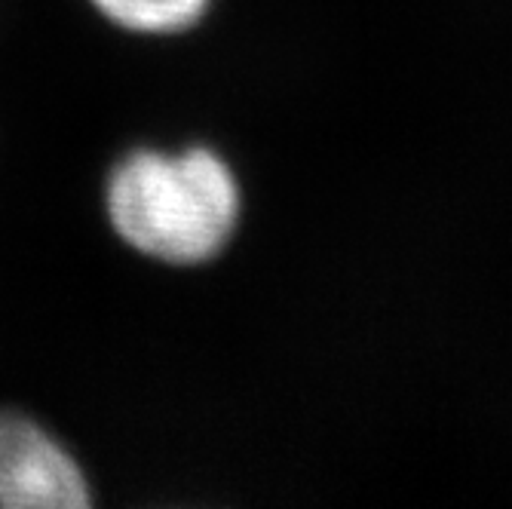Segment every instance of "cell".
<instances>
[{
	"label": "cell",
	"mask_w": 512,
	"mask_h": 509,
	"mask_svg": "<svg viewBox=\"0 0 512 509\" xmlns=\"http://www.w3.org/2000/svg\"><path fill=\"white\" fill-rule=\"evenodd\" d=\"M108 218L123 243L166 264L215 258L240 218V188L206 148L135 151L108 178Z\"/></svg>",
	"instance_id": "6da1fadb"
},
{
	"label": "cell",
	"mask_w": 512,
	"mask_h": 509,
	"mask_svg": "<svg viewBox=\"0 0 512 509\" xmlns=\"http://www.w3.org/2000/svg\"><path fill=\"white\" fill-rule=\"evenodd\" d=\"M114 25L142 34H175L203 19L209 0H92Z\"/></svg>",
	"instance_id": "3957f363"
},
{
	"label": "cell",
	"mask_w": 512,
	"mask_h": 509,
	"mask_svg": "<svg viewBox=\"0 0 512 509\" xmlns=\"http://www.w3.org/2000/svg\"><path fill=\"white\" fill-rule=\"evenodd\" d=\"M89 503L77 460L25 414L0 411V506L83 509Z\"/></svg>",
	"instance_id": "7a4b0ae2"
}]
</instances>
